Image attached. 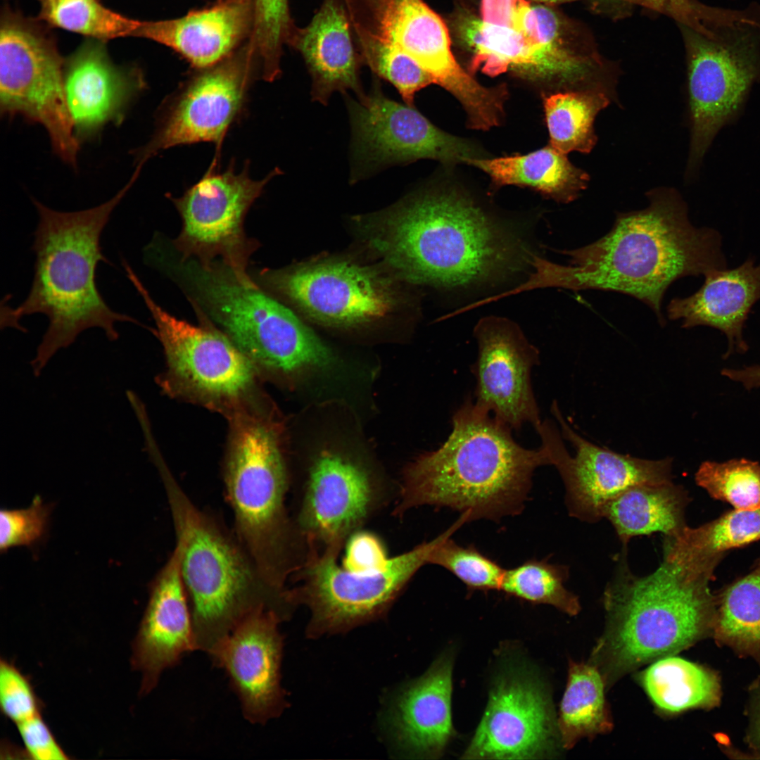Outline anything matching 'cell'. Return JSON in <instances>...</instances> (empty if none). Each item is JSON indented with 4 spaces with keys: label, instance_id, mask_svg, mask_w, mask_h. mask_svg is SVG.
<instances>
[{
    "label": "cell",
    "instance_id": "31",
    "mask_svg": "<svg viewBox=\"0 0 760 760\" xmlns=\"http://www.w3.org/2000/svg\"><path fill=\"white\" fill-rule=\"evenodd\" d=\"M636 680L662 716H676L695 709H710L720 704L718 675L676 655L654 661L637 673Z\"/></svg>",
    "mask_w": 760,
    "mask_h": 760
},
{
    "label": "cell",
    "instance_id": "45",
    "mask_svg": "<svg viewBox=\"0 0 760 760\" xmlns=\"http://www.w3.org/2000/svg\"><path fill=\"white\" fill-rule=\"evenodd\" d=\"M343 568L351 572H368L386 566L389 559L382 543L374 535L356 532L348 540Z\"/></svg>",
    "mask_w": 760,
    "mask_h": 760
},
{
    "label": "cell",
    "instance_id": "10",
    "mask_svg": "<svg viewBox=\"0 0 760 760\" xmlns=\"http://www.w3.org/2000/svg\"><path fill=\"white\" fill-rule=\"evenodd\" d=\"M0 30V113L42 125L53 151L77 164L80 141L67 106L65 60L42 25L5 10Z\"/></svg>",
    "mask_w": 760,
    "mask_h": 760
},
{
    "label": "cell",
    "instance_id": "47",
    "mask_svg": "<svg viewBox=\"0 0 760 760\" xmlns=\"http://www.w3.org/2000/svg\"><path fill=\"white\" fill-rule=\"evenodd\" d=\"M721 374L741 384L747 390L760 387V365L747 366L741 369L725 368L721 371Z\"/></svg>",
    "mask_w": 760,
    "mask_h": 760
},
{
    "label": "cell",
    "instance_id": "15",
    "mask_svg": "<svg viewBox=\"0 0 760 760\" xmlns=\"http://www.w3.org/2000/svg\"><path fill=\"white\" fill-rule=\"evenodd\" d=\"M258 63L248 39L222 61L201 69L163 115L152 139L134 151L137 165L177 145L219 144L242 107Z\"/></svg>",
    "mask_w": 760,
    "mask_h": 760
},
{
    "label": "cell",
    "instance_id": "5",
    "mask_svg": "<svg viewBox=\"0 0 760 760\" xmlns=\"http://www.w3.org/2000/svg\"><path fill=\"white\" fill-rule=\"evenodd\" d=\"M621 557L603 594L605 628L588 660L607 690L642 666L712 635L716 612L709 588L714 573L663 558L654 571L638 576Z\"/></svg>",
    "mask_w": 760,
    "mask_h": 760
},
{
    "label": "cell",
    "instance_id": "33",
    "mask_svg": "<svg viewBox=\"0 0 760 760\" xmlns=\"http://www.w3.org/2000/svg\"><path fill=\"white\" fill-rule=\"evenodd\" d=\"M606 685L592 664L569 660L566 688L557 719L561 746L570 749L583 738L612 731L614 724L605 697Z\"/></svg>",
    "mask_w": 760,
    "mask_h": 760
},
{
    "label": "cell",
    "instance_id": "49",
    "mask_svg": "<svg viewBox=\"0 0 760 760\" xmlns=\"http://www.w3.org/2000/svg\"><path fill=\"white\" fill-rule=\"evenodd\" d=\"M533 1L540 2V3H545V4H555V3H560V2H564V1H574V0H533ZM626 1L637 3V4H642V5H645V6H647L651 3V1L652 0H626Z\"/></svg>",
    "mask_w": 760,
    "mask_h": 760
},
{
    "label": "cell",
    "instance_id": "38",
    "mask_svg": "<svg viewBox=\"0 0 760 760\" xmlns=\"http://www.w3.org/2000/svg\"><path fill=\"white\" fill-rule=\"evenodd\" d=\"M697 484L713 498L734 509L760 508V464L745 458L724 462H703L695 474Z\"/></svg>",
    "mask_w": 760,
    "mask_h": 760
},
{
    "label": "cell",
    "instance_id": "14",
    "mask_svg": "<svg viewBox=\"0 0 760 760\" xmlns=\"http://www.w3.org/2000/svg\"><path fill=\"white\" fill-rule=\"evenodd\" d=\"M278 169L261 180L251 179L247 169L235 173L232 167L217 172L214 167L180 198H173L183 226L174 242L185 257L203 262L220 257L234 270L246 272L253 242L245 236V216Z\"/></svg>",
    "mask_w": 760,
    "mask_h": 760
},
{
    "label": "cell",
    "instance_id": "13",
    "mask_svg": "<svg viewBox=\"0 0 760 760\" xmlns=\"http://www.w3.org/2000/svg\"><path fill=\"white\" fill-rule=\"evenodd\" d=\"M552 413L561 433L549 419L535 428L548 465L557 469L566 489L570 516L589 523L604 517L607 505L631 487L672 481V460H645L598 446L567 424L554 401Z\"/></svg>",
    "mask_w": 760,
    "mask_h": 760
},
{
    "label": "cell",
    "instance_id": "9",
    "mask_svg": "<svg viewBox=\"0 0 760 760\" xmlns=\"http://www.w3.org/2000/svg\"><path fill=\"white\" fill-rule=\"evenodd\" d=\"M700 21L699 30L681 25L691 129L688 175L760 81V4L742 9L704 5Z\"/></svg>",
    "mask_w": 760,
    "mask_h": 760
},
{
    "label": "cell",
    "instance_id": "37",
    "mask_svg": "<svg viewBox=\"0 0 760 760\" xmlns=\"http://www.w3.org/2000/svg\"><path fill=\"white\" fill-rule=\"evenodd\" d=\"M569 569L546 560L528 559L505 569L500 590L533 604L551 605L561 612L576 616L581 610L578 597L568 590L564 583Z\"/></svg>",
    "mask_w": 760,
    "mask_h": 760
},
{
    "label": "cell",
    "instance_id": "18",
    "mask_svg": "<svg viewBox=\"0 0 760 760\" xmlns=\"http://www.w3.org/2000/svg\"><path fill=\"white\" fill-rule=\"evenodd\" d=\"M560 744L549 695L524 669L495 681L483 718L462 759H531L552 754Z\"/></svg>",
    "mask_w": 760,
    "mask_h": 760
},
{
    "label": "cell",
    "instance_id": "23",
    "mask_svg": "<svg viewBox=\"0 0 760 760\" xmlns=\"http://www.w3.org/2000/svg\"><path fill=\"white\" fill-rule=\"evenodd\" d=\"M196 649L189 604L175 546L154 578L132 645V666L142 675L141 694L158 684L163 671Z\"/></svg>",
    "mask_w": 760,
    "mask_h": 760
},
{
    "label": "cell",
    "instance_id": "12",
    "mask_svg": "<svg viewBox=\"0 0 760 760\" xmlns=\"http://www.w3.org/2000/svg\"><path fill=\"white\" fill-rule=\"evenodd\" d=\"M374 79L368 94L355 99L343 94L352 133L351 182L423 158L466 163L476 158L467 141L440 129L414 106L387 97Z\"/></svg>",
    "mask_w": 760,
    "mask_h": 760
},
{
    "label": "cell",
    "instance_id": "35",
    "mask_svg": "<svg viewBox=\"0 0 760 760\" xmlns=\"http://www.w3.org/2000/svg\"><path fill=\"white\" fill-rule=\"evenodd\" d=\"M613 102L606 93L593 90L559 91L545 95L550 145L565 154L590 153L597 142L595 120Z\"/></svg>",
    "mask_w": 760,
    "mask_h": 760
},
{
    "label": "cell",
    "instance_id": "26",
    "mask_svg": "<svg viewBox=\"0 0 760 760\" xmlns=\"http://www.w3.org/2000/svg\"><path fill=\"white\" fill-rule=\"evenodd\" d=\"M697 291L686 298H675L667 306L671 320H682L685 329L706 326L719 330L728 339L724 357L735 352L745 353L749 347L743 329L754 304L760 300V264L752 258L733 269L709 272Z\"/></svg>",
    "mask_w": 760,
    "mask_h": 760
},
{
    "label": "cell",
    "instance_id": "2",
    "mask_svg": "<svg viewBox=\"0 0 760 760\" xmlns=\"http://www.w3.org/2000/svg\"><path fill=\"white\" fill-rule=\"evenodd\" d=\"M369 243L407 281L445 289L501 281L536 254L513 226L452 191L422 190L375 215Z\"/></svg>",
    "mask_w": 760,
    "mask_h": 760
},
{
    "label": "cell",
    "instance_id": "39",
    "mask_svg": "<svg viewBox=\"0 0 760 760\" xmlns=\"http://www.w3.org/2000/svg\"><path fill=\"white\" fill-rule=\"evenodd\" d=\"M353 30L364 65L376 77L393 84L406 104L413 106L416 93L434 83L430 74L405 53L363 31Z\"/></svg>",
    "mask_w": 760,
    "mask_h": 760
},
{
    "label": "cell",
    "instance_id": "29",
    "mask_svg": "<svg viewBox=\"0 0 760 760\" xmlns=\"http://www.w3.org/2000/svg\"><path fill=\"white\" fill-rule=\"evenodd\" d=\"M566 155L550 145L525 155L474 158L466 163L488 175L495 186H527L558 203H569L588 187L590 176Z\"/></svg>",
    "mask_w": 760,
    "mask_h": 760
},
{
    "label": "cell",
    "instance_id": "30",
    "mask_svg": "<svg viewBox=\"0 0 760 760\" xmlns=\"http://www.w3.org/2000/svg\"><path fill=\"white\" fill-rule=\"evenodd\" d=\"M689 502L686 490L672 481L640 484L612 500L604 509V517L612 524L623 545L633 537L656 532L676 536L687 526L685 512Z\"/></svg>",
    "mask_w": 760,
    "mask_h": 760
},
{
    "label": "cell",
    "instance_id": "8",
    "mask_svg": "<svg viewBox=\"0 0 760 760\" xmlns=\"http://www.w3.org/2000/svg\"><path fill=\"white\" fill-rule=\"evenodd\" d=\"M224 473L234 533L265 581L279 590L302 566L304 540L287 513L282 426L245 411L233 415Z\"/></svg>",
    "mask_w": 760,
    "mask_h": 760
},
{
    "label": "cell",
    "instance_id": "24",
    "mask_svg": "<svg viewBox=\"0 0 760 760\" xmlns=\"http://www.w3.org/2000/svg\"><path fill=\"white\" fill-rule=\"evenodd\" d=\"M253 0H217L179 18L140 20L136 37L165 45L199 70L222 61L251 37Z\"/></svg>",
    "mask_w": 760,
    "mask_h": 760
},
{
    "label": "cell",
    "instance_id": "25",
    "mask_svg": "<svg viewBox=\"0 0 760 760\" xmlns=\"http://www.w3.org/2000/svg\"><path fill=\"white\" fill-rule=\"evenodd\" d=\"M302 56L312 78L311 99L324 106L331 94H365L360 80L364 62L343 0H324L310 23L296 27L288 43Z\"/></svg>",
    "mask_w": 760,
    "mask_h": 760
},
{
    "label": "cell",
    "instance_id": "34",
    "mask_svg": "<svg viewBox=\"0 0 760 760\" xmlns=\"http://www.w3.org/2000/svg\"><path fill=\"white\" fill-rule=\"evenodd\" d=\"M716 597L712 631L716 642L760 665V559L749 574L726 586Z\"/></svg>",
    "mask_w": 760,
    "mask_h": 760
},
{
    "label": "cell",
    "instance_id": "4",
    "mask_svg": "<svg viewBox=\"0 0 760 760\" xmlns=\"http://www.w3.org/2000/svg\"><path fill=\"white\" fill-rule=\"evenodd\" d=\"M452 425L438 449L405 467L395 513L430 505L465 514L471 521L521 512L535 470L548 465L543 447H522L510 427L469 398Z\"/></svg>",
    "mask_w": 760,
    "mask_h": 760
},
{
    "label": "cell",
    "instance_id": "36",
    "mask_svg": "<svg viewBox=\"0 0 760 760\" xmlns=\"http://www.w3.org/2000/svg\"><path fill=\"white\" fill-rule=\"evenodd\" d=\"M39 18L47 25L106 42L136 37L140 20L122 15L99 0H37Z\"/></svg>",
    "mask_w": 760,
    "mask_h": 760
},
{
    "label": "cell",
    "instance_id": "32",
    "mask_svg": "<svg viewBox=\"0 0 760 760\" xmlns=\"http://www.w3.org/2000/svg\"><path fill=\"white\" fill-rule=\"evenodd\" d=\"M760 540V508L734 509L696 528L665 536L664 558L689 569L714 571L725 553Z\"/></svg>",
    "mask_w": 760,
    "mask_h": 760
},
{
    "label": "cell",
    "instance_id": "6",
    "mask_svg": "<svg viewBox=\"0 0 760 760\" xmlns=\"http://www.w3.org/2000/svg\"><path fill=\"white\" fill-rule=\"evenodd\" d=\"M179 551V567L191 612L196 649L210 659L248 616L270 611L283 621L293 608L288 589L263 578L234 532L190 500L160 469Z\"/></svg>",
    "mask_w": 760,
    "mask_h": 760
},
{
    "label": "cell",
    "instance_id": "43",
    "mask_svg": "<svg viewBox=\"0 0 760 760\" xmlns=\"http://www.w3.org/2000/svg\"><path fill=\"white\" fill-rule=\"evenodd\" d=\"M0 707L3 714L16 725L41 714L42 709L28 678L3 659L0 661Z\"/></svg>",
    "mask_w": 760,
    "mask_h": 760
},
{
    "label": "cell",
    "instance_id": "44",
    "mask_svg": "<svg viewBox=\"0 0 760 760\" xmlns=\"http://www.w3.org/2000/svg\"><path fill=\"white\" fill-rule=\"evenodd\" d=\"M25 754L34 760H66L69 757L57 742L41 714L16 725Z\"/></svg>",
    "mask_w": 760,
    "mask_h": 760
},
{
    "label": "cell",
    "instance_id": "48",
    "mask_svg": "<svg viewBox=\"0 0 760 760\" xmlns=\"http://www.w3.org/2000/svg\"><path fill=\"white\" fill-rule=\"evenodd\" d=\"M669 13L681 25H691L697 18V0H666Z\"/></svg>",
    "mask_w": 760,
    "mask_h": 760
},
{
    "label": "cell",
    "instance_id": "20",
    "mask_svg": "<svg viewBox=\"0 0 760 760\" xmlns=\"http://www.w3.org/2000/svg\"><path fill=\"white\" fill-rule=\"evenodd\" d=\"M478 345L471 372L476 381L475 404L512 430L542 421L531 384L539 352L509 319L481 318L474 329Z\"/></svg>",
    "mask_w": 760,
    "mask_h": 760
},
{
    "label": "cell",
    "instance_id": "19",
    "mask_svg": "<svg viewBox=\"0 0 760 760\" xmlns=\"http://www.w3.org/2000/svg\"><path fill=\"white\" fill-rule=\"evenodd\" d=\"M264 280L316 322L352 327L389 313L395 297L386 279L367 267L326 261L264 271Z\"/></svg>",
    "mask_w": 760,
    "mask_h": 760
},
{
    "label": "cell",
    "instance_id": "1",
    "mask_svg": "<svg viewBox=\"0 0 760 760\" xmlns=\"http://www.w3.org/2000/svg\"><path fill=\"white\" fill-rule=\"evenodd\" d=\"M646 195L647 208L617 214L611 230L597 241L556 251L569 257V265L535 254L528 278L511 293L548 287L616 291L642 301L665 324L661 305L668 287L684 277L727 268V261L721 234L691 224L677 190L658 187Z\"/></svg>",
    "mask_w": 760,
    "mask_h": 760
},
{
    "label": "cell",
    "instance_id": "42",
    "mask_svg": "<svg viewBox=\"0 0 760 760\" xmlns=\"http://www.w3.org/2000/svg\"><path fill=\"white\" fill-rule=\"evenodd\" d=\"M49 510L41 498L36 496L32 504L20 509H1L0 512V549L32 545L44 535Z\"/></svg>",
    "mask_w": 760,
    "mask_h": 760
},
{
    "label": "cell",
    "instance_id": "28",
    "mask_svg": "<svg viewBox=\"0 0 760 760\" xmlns=\"http://www.w3.org/2000/svg\"><path fill=\"white\" fill-rule=\"evenodd\" d=\"M458 30L474 52L472 70L481 68L496 76L511 69L557 90L568 81L562 61L533 46L511 25L469 15L461 18Z\"/></svg>",
    "mask_w": 760,
    "mask_h": 760
},
{
    "label": "cell",
    "instance_id": "16",
    "mask_svg": "<svg viewBox=\"0 0 760 760\" xmlns=\"http://www.w3.org/2000/svg\"><path fill=\"white\" fill-rule=\"evenodd\" d=\"M122 260L127 278L156 323L152 331L163 345L167 376L209 398L235 400L243 394L253 383L252 360L220 331L193 325L163 309L127 261Z\"/></svg>",
    "mask_w": 760,
    "mask_h": 760
},
{
    "label": "cell",
    "instance_id": "22",
    "mask_svg": "<svg viewBox=\"0 0 760 760\" xmlns=\"http://www.w3.org/2000/svg\"><path fill=\"white\" fill-rule=\"evenodd\" d=\"M273 612L254 614L241 623L211 659L227 673L245 718L265 724L284 707L280 686L282 641Z\"/></svg>",
    "mask_w": 760,
    "mask_h": 760
},
{
    "label": "cell",
    "instance_id": "21",
    "mask_svg": "<svg viewBox=\"0 0 760 760\" xmlns=\"http://www.w3.org/2000/svg\"><path fill=\"white\" fill-rule=\"evenodd\" d=\"M105 42L89 39L64 61L65 100L80 142L95 137L109 123L120 124L146 87L141 70L115 65Z\"/></svg>",
    "mask_w": 760,
    "mask_h": 760
},
{
    "label": "cell",
    "instance_id": "7",
    "mask_svg": "<svg viewBox=\"0 0 760 760\" xmlns=\"http://www.w3.org/2000/svg\"><path fill=\"white\" fill-rule=\"evenodd\" d=\"M176 259V258H175ZM158 269L175 276L193 303L251 360L287 378L331 366L334 357L288 308L262 291L246 272L222 261L203 262L167 251Z\"/></svg>",
    "mask_w": 760,
    "mask_h": 760
},
{
    "label": "cell",
    "instance_id": "11",
    "mask_svg": "<svg viewBox=\"0 0 760 760\" xmlns=\"http://www.w3.org/2000/svg\"><path fill=\"white\" fill-rule=\"evenodd\" d=\"M450 526L429 542L389 559L385 566L368 572H351L339 567L337 556L308 553L294 574L299 584L289 589L295 606L305 604L312 612V625L322 630L348 627L381 614L399 595L433 548L448 535Z\"/></svg>",
    "mask_w": 760,
    "mask_h": 760
},
{
    "label": "cell",
    "instance_id": "40",
    "mask_svg": "<svg viewBox=\"0 0 760 760\" xmlns=\"http://www.w3.org/2000/svg\"><path fill=\"white\" fill-rule=\"evenodd\" d=\"M253 29L250 42L258 59L262 77L272 82L281 74L283 46L296 27L289 0H253Z\"/></svg>",
    "mask_w": 760,
    "mask_h": 760
},
{
    "label": "cell",
    "instance_id": "3",
    "mask_svg": "<svg viewBox=\"0 0 760 760\" xmlns=\"http://www.w3.org/2000/svg\"><path fill=\"white\" fill-rule=\"evenodd\" d=\"M138 176L134 172L127 184L108 201L82 210H55L32 199L39 221L34 232L36 260L32 286L16 308L4 299L0 325L1 329L25 332L20 324L23 317L40 313L48 317L47 329L31 361L35 376L60 349L73 343L84 330L100 328L113 341L119 338L117 322L140 324L129 315L113 310L96 284L99 262H109L100 245L101 234Z\"/></svg>",
    "mask_w": 760,
    "mask_h": 760
},
{
    "label": "cell",
    "instance_id": "17",
    "mask_svg": "<svg viewBox=\"0 0 760 760\" xmlns=\"http://www.w3.org/2000/svg\"><path fill=\"white\" fill-rule=\"evenodd\" d=\"M384 498L362 464L321 452L309 469L296 522L307 552L338 556Z\"/></svg>",
    "mask_w": 760,
    "mask_h": 760
},
{
    "label": "cell",
    "instance_id": "46",
    "mask_svg": "<svg viewBox=\"0 0 760 760\" xmlns=\"http://www.w3.org/2000/svg\"><path fill=\"white\" fill-rule=\"evenodd\" d=\"M751 687L746 740L749 748L760 758V678Z\"/></svg>",
    "mask_w": 760,
    "mask_h": 760
},
{
    "label": "cell",
    "instance_id": "41",
    "mask_svg": "<svg viewBox=\"0 0 760 760\" xmlns=\"http://www.w3.org/2000/svg\"><path fill=\"white\" fill-rule=\"evenodd\" d=\"M449 534L432 550L429 564L445 568L467 587L468 591L500 590L505 569L474 546L455 543Z\"/></svg>",
    "mask_w": 760,
    "mask_h": 760
},
{
    "label": "cell",
    "instance_id": "27",
    "mask_svg": "<svg viewBox=\"0 0 760 760\" xmlns=\"http://www.w3.org/2000/svg\"><path fill=\"white\" fill-rule=\"evenodd\" d=\"M452 654H443L397 698L390 722L395 742L406 754L438 758L452 737Z\"/></svg>",
    "mask_w": 760,
    "mask_h": 760
}]
</instances>
